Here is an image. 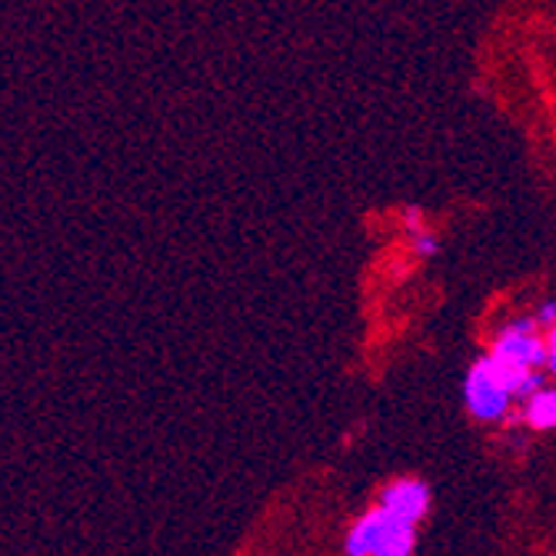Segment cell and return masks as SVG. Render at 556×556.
Wrapping results in <instances>:
<instances>
[{
    "instance_id": "1",
    "label": "cell",
    "mask_w": 556,
    "mask_h": 556,
    "mask_svg": "<svg viewBox=\"0 0 556 556\" xmlns=\"http://www.w3.org/2000/svg\"><path fill=\"white\" fill-rule=\"evenodd\" d=\"M417 523L396 517L393 510H387L383 503L357 520V527L346 536V553L350 556H407L414 553V540H417Z\"/></svg>"
},
{
    "instance_id": "2",
    "label": "cell",
    "mask_w": 556,
    "mask_h": 556,
    "mask_svg": "<svg viewBox=\"0 0 556 556\" xmlns=\"http://www.w3.org/2000/svg\"><path fill=\"white\" fill-rule=\"evenodd\" d=\"M510 400H514V393L503 387L490 357L470 370V377H467V410L477 420H500L503 414H507Z\"/></svg>"
},
{
    "instance_id": "3",
    "label": "cell",
    "mask_w": 556,
    "mask_h": 556,
    "mask_svg": "<svg viewBox=\"0 0 556 556\" xmlns=\"http://www.w3.org/2000/svg\"><path fill=\"white\" fill-rule=\"evenodd\" d=\"M496 357L503 361H514V364H523V367H546V357H549V346H546V337H536V330H514L507 327L500 333L496 346H493Z\"/></svg>"
},
{
    "instance_id": "4",
    "label": "cell",
    "mask_w": 556,
    "mask_h": 556,
    "mask_svg": "<svg viewBox=\"0 0 556 556\" xmlns=\"http://www.w3.org/2000/svg\"><path fill=\"white\" fill-rule=\"evenodd\" d=\"M383 507L393 510L396 517L410 520V523H420L430 510V490L420 483V480H400L393 486L383 490Z\"/></svg>"
},
{
    "instance_id": "5",
    "label": "cell",
    "mask_w": 556,
    "mask_h": 556,
    "mask_svg": "<svg viewBox=\"0 0 556 556\" xmlns=\"http://www.w3.org/2000/svg\"><path fill=\"white\" fill-rule=\"evenodd\" d=\"M523 417L533 430H553L556 427V390H536L527 400Z\"/></svg>"
},
{
    "instance_id": "6",
    "label": "cell",
    "mask_w": 556,
    "mask_h": 556,
    "mask_svg": "<svg viewBox=\"0 0 556 556\" xmlns=\"http://www.w3.org/2000/svg\"><path fill=\"white\" fill-rule=\"evenodd\" d=\"M414 250H417L420 257H430L433 250H437V240L430 233H414Z\"/></svg>"
},
{
    "instance_id": "7",
    "label": "cell",
    "mask_w": 556,
    "mask_h": 556,
    "mask_svg": "<svg viewBox=\"0 0 556 556\" xmlns=\"http://www.w3.org/2000/svg\"><path fill=\"white\" fill-rule=\"evenodd\" d=\"M536 320H540V327H553V324H556V307H543V311L536 314Z\"/></svg>"
},
{
    "instance_id": "8",
    "label": "cell",
    "mask_w": 556,
    "mask_h": 556,
    "mask_svg": "<svg viewBox=\"0 0 556 556\" xmlns=\"http://www.w3.org/2000/svg\"><path fill=\"white\" fill-rule=\"evenodd\" d=\"M403 217H407V227H410V230L417 233V227H420V214H417V211H407V214H403Z\"/></svg>"
},
{
    "instance_id": "9",
    "label": "cell",
    "mask_w": 556,
    "mask_h": 556,
    "mask_svg": "<svg viewBox=\"0 0 556 556\" xmlns=\"http://www.w3.org/2000/svg\"><path fill=\"white\" fill-rule=\"evenodd\" d=\"M546 370L556 377V350H549V357H546Z\"/></svg>"
}]
</instances>
